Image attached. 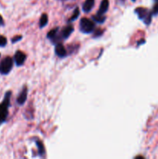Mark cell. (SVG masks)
Masks as SVG:
<instances>
[{
	"instance_id": "obj_6",
	"label": "cell",
	"mask_w": 158,
	"mask_h": 159,
	"mask_svg": "<svg viewBox=\"0 0 158 159\" xmlns=\"http://www.w3.org/2000/svg\"><path fill=\"white\" fill-rule=\"evenodd\" d=\"M26 59V55L25 53L21 51H17L14 55V61H15L16 66H22L25 63V61Z\"/></svg>"
},
{
	"instance_id": "obj_20",
	"label": "cell",
	"mask_w": 158,
	"mask_h": 159,
	"mask_svg": "<svg viewBox=\"0 0 158 159\" xmlns=\"http://www.w3.org/2000/svg\"><path fill=\"white\" fill-rule=\"evenodd\" d=\"M4 25V20H3V18L2 17V16L0 15V26H3Z\"/></svg>"
},
{
	"instance_id": "obj_8",
	"label": "cell",
	"mask_w": 158,
	"mask_h": 159,
	"mask_svg": "<svg viewBox=\"0 0 158 159\" xmlns=\"http://www.w3.org/2000/svg\"><path fill=\"white\" fill-rule=\"evenodd\" d=\"M27 93H28L27 87L24 86L23 88V89H22V91L20 92V94H19L18 97H17V99H16V102L20 106L23 105V104L26 102V99H27Z\"/></svg>"
},
{
	"instance_id": "obj_4",
	"label": "cell",
	"mask_w": 158,
	"mask_h": 159,
	"mask_svg": "<svg viewBox=\"0 0 158 159\" xmlns=\"http://www.w3.org/2000/svg\"><path fill=\"white\" fill-rule=\"evenodd\" d=\"M13 66V60L10 57H6L0 62V74L6 75L12 70Z\"/></svg>"
},
{
	"instance_id": "obj_16",
	"label": "cell",
	"mask_w": 158,
	"mask_h": 159,
	"mask_svg": "<svg viewBox=\"0 0 158 159\" xmlns=\"http://www.w3.org/2000/svg\"><path fill=\"white\" fill-rule=\"evenodd\" d=\"M93 32H94V36H93V37L96 38V37H101V36H102V34H103L104 30H103L100 29V28H98L97 30L94 29V30L93 31Z\"/></svg>"
},
{
	"instance_id": "obj_17",
	"label": "cell",
	"mask_w": 158,
	"mask_h": 159,
	"mask_svg": "<svg viewBox=\"0 0 158 159\" xmlns=\"http://www.w3.org/2000/svg\"><path fill=\"white\" fill-rule=\"evenodd\" d=\"M7 44V39L4 36H0V48H3Z\"/></svg>"
},
{
	"instance_id": "obj_9",
	"label": "cell",
	"mask_w": 158,
	"mask_h": 159,
	"mask_svg": "<svg viewBox=\"0 0 158 159\" xmlns=\"http://www.w3.org/2000/svg\"><path fill=\"white\" fill-rule=\"evenodd\" d=\"M55 54L56 55L58 56L60 58H63L65 57L68 55V53H67V50L65 49V48L64 47V45L61 43H57L55 46Z\"/></svg>"
},
{
	"instance_id": "obj_10",
	"label": "cell",
	"mask_w": 158,
	"mask_h": 159,
	"mask_svg": "<svg viewBox=\"0 0 158 159\" xmlns=\"http://www.w3.org/2000/svg\"><path fill=\"white\" fill-rule=\"evenodd\" d=\"M108 6H109L108 0H102V2H101L100 4V6H99V9L97 12V13L100 14V15H105V12L108 11Z\"/></svg>"
},
{
	"instance_id": "obj_19",
	"label": "cell",
	"mask_w": 158,
	"mask_h": 159,
	"mask_svg": "<svg viewBox=\"0 0 158 159\" xmlns=\"http://www.w3.org/2000/svg\"><path fill=\"white\" fill-rule=\"evenodd\" d=\"M22 38H23V37H22V36H19V35L15 36V37H14L12 39V43H16V42L20 41V40H21Z\"/></svg>"
},
{
	"instance_id": "obj_12",
	"label": "cell",
	"mask_w": 158,
	"mask_h": 159,
	"mask_svg": "<svg viewBox=\"0 0 158 159\" xmlns=\"http://www.w3.org/2000/svg\"><path fill=\"white\" fill-rule=\"evenodd\" d=\"M48 23V16L46 13H43L41 15V17L40 19V22H39V25H40V28H43L46 26Z\"/></svg>"
},
{
	"instance_id": "obj_3",
	"label": "cell",
	"mask_w": 158,
	"mask_h": 159,
	"mask_svg": "<svg viewBox=\"0 0 158 159\" xmlns=\"http://www.w3.org/2000/svg\"><path fill=\"white\" fill-rule=\"evenodd\" d=\"M135 12L137 14L139 20H143L146 25H149L151 23L153 14L147 9L143 7H138L135 9Z\"/></svg>"
},
{
	"instance_id": "obj_13",
	"label": "cell",
	"mask_w": 158,
	"mask_h": 159,
	"mask_svg": "<svg viewBox=\"0 0 158 159\" xmlns=\"http://www.w3.org/2000/svg\"><path fill=\"white\" fill-rule=\"evenodd\" d=\"M93 21H94L95 23H103L106 20V17L105 15H100V14L96 13L95 15H94L92 16Z\"/></svg>"
},
{
	"instance_id": "obj_21",
	"label": "cell",
	"mask_w": 158,
	"mask_h": 159,
	"mask_svg": "<svg viewBox=\"0 0 158 159\" xmlns=\"http://www.w3.org/2000/svg\"><path fill=\"white\" fill-rule=\"evenodd\" d=\"M145 43V40H139V42H138V43H137V46H139V45L142 44V43Z\"/></svg>"
},
{
	"instance_id": "obj_5",
	"label": "cell",
	"mask_w": 158,
	"mask_h": 159,
	"mask_svg": "<svg viewBox=\"0 0 158 159\" xmlns=\"http://www.w3.org/2000/svg\"><path fill=\"white\" fill-rule=\"evenodd\" d=\"M46 37L49 39L51 41V43H54V44H57V43H61L63 41V38L61 37L60 35V29L58 27L54 28L53 30H51L49 33L46 35Z\"/></svg>"
},
{
	"instance_id": "obj_24",
	"label": "cell",
	"mask_w": 158,
	"mask_h": 159,
	"mask_svg": "<svg viewBox=\"0 0 158 159\" xmlns=\"http://www.w3.org/2000/svg\"><path fill=\"white\" fill-rule=\"evenodd\" d=\"M62 1H64V0H62Z\"/></svg>"
},
{
	"instance_id": "obj_11",
	"label": "cell",
	"mask_w": 158,
	"mask_h": 159,
	"mask_svg": "<svg viewBox=\"0 0 158 159\" xmlns=\"http://www.w3.org/2000/svg\"><path fill=\"white\" fill-rule=\"evenodd\" d=\"M94 6V0H85L82 5V9L85 12H89Z\"/></svg>"
},
{
	"instance_id": "obj_1",
	"label": "cell",
	"mask_w": 158,
	"mask_h": 159,
	"mask_svg": "<svg viewBox=\"0 0 158 159\" xmlns=\"http://www.w3.org/2000/svg\"><path fill=\"white\" fill-rule=\"evenodd\" d=\"M12 93L11 91L6 92L2 102L0 103V125L5 123L9 115V108L10 107V99Z\"/></svg>"
},
{
	"instance_id": "obj_14",
	"label": "cell",
	"mask_w": 158,
	"mask_h": 159,
	"mask_svg": "<svg viewBox=\"0 0 158 159\" xmlns=\"http://www.w3.org/2000/svg\"><path fill=\"white\" fill-rule=\"evenodd\" d=\"M36 144H37V148H38V154L40 156H43L45 153V149L43 147V144L41 141H36Z\"/></svg>"
},
{
	"instance_id": "obj_18",
	"label": "cell",
	"mask_w": 158,
	"mask_h": 159,
	"mask_svg": "<svg viewBox=\"0 0 158 159\" xmlns=\"http://www.w3.org/2000/svg\"><path fill=\"white\" fill-rule=\"evenodd\" d=\"M151 12L153 16L158 15V0H156V3H155V5L153 6V11H152Z\"/></svg>"
},
{
	"instance_id": "obj_7",
	"label": "cell",
	"mask_w": 158,
	"mask_h": 159,
	"mask_svg": "<svg viewBox=\"0 0 158 159\" xmlns=\"http://www.w3.org/2000/svg\"><path fill=\"white\" fill-rule=\"evenodd\" d=\"M74 31V26L72 25H68L66 26H64L61 30H60V35H61V37L63 38V40H66L68 37H70L72 32Z\"/></svg>"
},
{
	"instance_id": "obj_23",
	"label": "cell",
	"mask_w": 158,
	"mask_h": 159,
	"mask_svg": "<svg viewBox=\"0 0 158 159\" xmlns=\"http://www.w3.org/2000/svg\"><path fill=\"white\" fill-rule=\"evenodd\" d=\"M0 57H1V54H0Z\"/></svg>"
},
{
	"instance_id": "obj_22",
	"label": "cell",
	"mask_w": 158,
	"mask_h": 159,
	"mask_svg": "<svg viewBox=\"0 0 158 159\" xmlns=\"http://www.w3.org/2000/svg\"><path fill=\"white\" fill-rule=\"evenodd\" d=\"M132 1H133V2H135V1H136V0H132Z\"/></svg>"
},
{
	"instance_id": "obj_2",
	"label": "cell",
	"mask_w": 158,
	"mask_h": 159,
	"mask_svg": "<svg viewBox=\"0 0 158 159\" xmlns=\"http://www.w3.org/2000/svg\"><path fill=\"white\" fill-rule=\"evenodd\" d=\"M95 29L94 21L88 18H82L79 23V30L83 34H91Z\"/></svg>"
},
{
	"instance_id": "obj_15",
	"label": "cell",
	"mask_w": 158,
	"mask_h": 159,
	"mask_svg": "<svg viewBox=\"0 0 158 159\" xmlns=\"http://www.w3.org/2000/svg\"><path fill=\"white\" fill-rule=\"evenodd\" d=\"M79 15H80V11H79L78 8L76 7L75 9H74V14H73L72 16L71 17V19L68 20V22H69V23H71V22H73V21H74V20H76L77 18H78Z\"/></svg>"
}]
</instances>
